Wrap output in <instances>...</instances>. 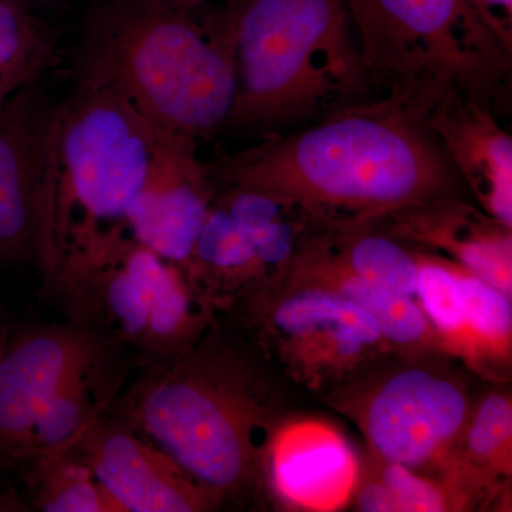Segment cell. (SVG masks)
Here are the masks:
<instances>
[{
  "instance_id": "1",
  "label": "cell",
  "mask_w": 512,
  "mask_h": 512,
  "mask_svg": "<svg viewBox=\"0 0 512 512\" xmlns=\"http://www.w3.org/2000/svg\"><path fill=\"white\" fill-rule=\"evenodd\" d=\"M207 168L215 184L284 195L320 224L382 220L423 201L461 197L464 187L423 117L387 96L264 137Z\"/></svg>"
},
{
  "instance_id": "2",
  "label": "cell",
  "mask_w": 512,
  "mask_h": 512,
  "mask_svg": "<svg viewBox=\"0 0 512 512\" xmlns=\"http://www.w3.org/2000/svg\"><path fill=\"white\" fill-rule=\"evenodd\" d=\"M123 414L222 500L262 483L265 448L286 419L254 349L211 328L183 352L158 357L127 394Z\"/></svg>"
},
{
  "instance_id": "3",
  "label": "cell",
  "mask_w": 512,
  "mask_h": 512,
  "mask_svg": "<svg viewBox=\"0 0 512 512\" xmlns=\"http://www.w3.org/2000/svg\"><path fill=\"white\" fill-rule=\"evenodd\" d=\"M190 0H101L77 46L79 83L123 94L153 126L200 140L228 127L237 82L221 9Z\"/></svg>"
},
{
  "instance_id": "4",
  "label": "cell",
  "mask_w": 512,
  "mask_h": 512,
  "mask_svg": "<svg viewBox=\"0 0 512 512\" xmlns=\"http://www.w3.org/2000/svg\"><path fill=\"white\" fill-rule=\"evenodd\" d=\"M228 127L268 137L376 97L345 0H227Z\"/></svg>"
},
{
  "instance_id": "5",
  "label": "cell",
  "mask_w": 512,
  "mask_h": 512,
  "mask_svg": "<svg viewBox=\"0 0 512 512\" xmlns=\"http://www.w3.org/2000/svg\"><path fill=\"white\" fill-rule=\"evenodd\" d=\"M165 131L116 89L79 83L55 106L49 158L53 278L66 259L126 231L163 146Z\"/></svg>"
},
{
  "instance_id": "6",
  "label": "cell",
  "mask_w": 512,
  "mask_h": 512,
  "mask_svg": "<svg viewBox=\"0 0 512 512\" xmlns=\"http://www.w3.org/2000/svg\"><path fill=\"white\" fill-rule=\"evenodd\" d=\"M370 83L420 117L450 94L493 103L511 52L470 0H345Z\"/></svg>"
},
{
  "instance_id": "7",
  "label": "cell",
  "mask_w": 512,
  "mask_h": 512,
  "mask_svg": "<svg viewBox=\"0 0 512 512\" xmlns=\"http://www.w3.org/2000/svg\"><path fill=\"white\" fill-rule=\"evenodd\" d=\"M446 353L380 357L329 390L326 403L352 421L367 453L440 474L456 454L478 397Z\"/></svg>"
},
{
  "instance_id": "8",
  "label": "cell",
  "mask_w": 512,
  "mask_h": 512,
  "mask_svg": "<svg viewBox=\"0 0 512 512\" xmlns=\"http://www.w3.org/2000/svg\"><path fill=\"white\" fill-rule=\"evenodd\" d=\"M52 281L67 292L82 320H101L150 355L190 348L211 328L212 308L183 268L116 232L67 259Z\"/></svg>"
},
{
  "instance_id": "9",
  "label": "cell",
  "mask_w": 512,
  "mask_h": 512,
  "mask_svg": "<svg viewBox=\"0 0 512 512\" xmlns=\"http://www.w3.org/2000/svg\"><path fill=\"white\" fill-rule=\"evenodd\" d=\"M244 305L265 359L311 392L328 393L393 353L369 313L323 285L288 278Z\"/></svg>"
},
{
  "instance_id": "10",
  "label": "cell",
  "mask_w": 512,
  "mask_h": 512,
  "mask_svg": "<svg viewBox=\"0 0 512 512\" xmlns=\"http://www.w3.org/2000/svg\"><path fill=\"white\" fill-rule=\"evenodd\" d=\"M55 106L32 83L0 110V261L52 272L49 158Z\"/></svg>"
},
{
  "instance_id": "11",
  "label": "cell",
  "mask_w": 512,
  "mask_h": 512,
  "mask_svg": "<svg viewBox=\"0 0 512 512\" xmlns=\"http://www.w3.org/2000/svg\"><path fill=\"white\" fill-rule=\"evenodd\" d=\"M413 249L416 302L446 353L474 375L505 380L512 362V298L451 259Z\"/></svg>"
},
{
  "instance_id": "12",
  "label": "cell",
  "mask_w": 512,
  "mask_h": 512,
  "mask_svg": "<svg viewBox=\"0 0 512 512\" xmlns=\"http://www.w3.org/2000/svg\"><path fill=\"white\" fill-rule=\"evenodd\" d=\"M94 330L43 326L0 350V470L26 464L30 434L64 384L104 357Z\"/></svg>"
},
{
  "instance_id": "13",
  "label": "cell",
  "mask_w": 512,
  "mask_h": 512,
  "mask_svg": "<svg viewBox=\"0 0 512 512\" xmlns=\"http://www.w3.org/2000/svg\"><path fill=\"white\" fill-rule=\"evenodd\" d=\"M69 453L92 470L121 512H202L220 507V495L123 421L101 417Z\"/></svg>"
},
{
  "instance_id": "14",
  "label": "cell",
  "mask_w": 512,
  "mask_h": 512,
  "mask_svg": "<svg viewBox=\"0 0 512 512\" xmlns=\"http://www.w3.org/2000/svg\"><path fill=\"white\" fill-rule=\"evenodd\" d=\"M217 188L197 141L167 134L153 173L131 205L128 237L185 271Z\"/></svg>"
},
{
  "instance_id": "15",
  "label": "cell",
  "mask_w": 512,
  "mask_h": 512,
  "mask_svg": "<svg viewBox=\"0 0 512 512\" xmlns=\"http://www.w3.org/2000/svg\"><path fill=\"white\" fill-rule=\"evenodd\" d=\"M360 458L342 431L320 419H284L262 460V483L288 510L335 512L349 507Z\"/></svg>"
},
{
  "instance_id": "16",
  "label": "cell",
  "mask_w": 512,
  "mask_h": 512,
  "mask_svg": "<svg viewBox=\"0 0 512 512\" xmlns=\"http://www.w3.org/2000/svg\"><path fill=\"white\" fill-rule=\"evenodd\" d=\"M409 247L451 259L512 298V228L461 197L434 198L375 221Z\"/></svg>"
},
{
  "instance_id": "17",
  "label": "cell",
  "mask_w": 512,
  "mask_h": 512,
  "mask_svg": "<svg viewBox=\"0 0 512 512\" xmlns=\"http://www.w3.org/2000/svg\"><path fill=\"white\" fill-rule=\"evenodd\" d=\"M424 121L481 210L512 228V138L491 103L450 94Z\"/></svg>"
},
{
  "instance_id": "18",
  "label": "cell",
  "mask_w": 512,
  "mask_h": 512,
  "mask_svg": "<svg viewBox=\"0 0 512 512\" xmlns=\"http://www.w3.org/2000/svg\"><path fill=\"white\" fill-rule=\"evenodd\" d=\"M288 278L326 286L356 303L375 319L384 339L397 355L446 353L419 303L409 296L366 281L346 268L320 241L315 224L296 252Z\"/></svg>"
},
{
  "instance_id": "19",
  "label": "cell",
  "mask_w": 512,
  "mask_h": 512,
  "mask_svg": "<svg viewBox=\"0 0 512 512\" xmlns=\"http://www.w3.org/2000/svg\"><path fill=\"white\" fill-rule=\"evenodd\" d=\"M446 468L481 508L498 507L510 493L512 477L511 390L495 387L478 397L463 436Z\"/></svg>"
},
{
  "instance_id": "20",
  "label": "cell",
  "mask_w": 512,
  "mask_h": 512,
  "mask_svg": "<svg viewBox=\"0 0 512 512\" xmlns=\"http://www.w3.org/2000/svg\"><path fill=\"white\" fill-rule=\"evenodd\" d=\"M315 232L346 268L366 281L416 301L417 259L414 249L373 222L320 224Z\"/></svg>"
},
{
  "instance_id": "21",
  "label": "cell",
  "mask_w": 512,
  "mask_h": 512,
  "mask_svg": "<svg viewBox=\"0 0 512 512\" xmlns=\"http://www.w3.org/2000/svg\"><path fill=\"white\" fill-rule=\"evenodd\" d=\"M350 505L362 512L467 511L453 485L440 474L413 470L370 453L360 460Z\"/></svg>"
},
{
  "instance_id": "22",
  "label": "cell",
  "mask_w": 512,
  "mask_h": 512,
  "mask_svg": "<svg viewBox=\"0 0 512 512\" xmlns=\"http://www.w3.org/2000/svg\"><path fill=\"white\" fill-rule=\"evenodd\" d=\"M103 359L73 376L47 404L30 434L26 464L69 453L101 419L110 393Z\"/></svg>"
},
{
  "instance_id": "23",
  "label": "cell",
  "mask_w": 512,
  "mask_h": 512,
  "mask_svg": "<svg viewBox=\"0 0 512 512\" xmlns=\"http://www.w3.org/2000/svg\"><path fill=\"white\" fill-rule=\"evenodd\" d=\"M52 52V32L32 3L0 0V110L36 83Z\"/></svg>"
},
{
  "instance_id": "24",
  "label": "cell",
  "mask_w": 512,
  "mask_h": 512,
  "mask_svg": "<svg viewBox=\"0 0 512 512\" xmlns=\"http://www.w3.org/2000/svg\"><path fill=\"white\" fill-rule=\"evenodd\" d=\"M37 505L46 512H121L92 470L73 454L46 457L30 464Z\"/></svg>"
},
{
  "instance_id": "25",
  "label": "cell",
  "mask_w": 512,
  "mask_h": 512,
  "mask_svg": "<svg viewBox=\"0 0 512 512\" xmlns=\"http://www.w3.org/2000/svg\"><path fill=\"white\" fill-rule=\"evenodd\" d=\"M485 26L512 53V0H470Z\"/></svg>"
},
{
  "instance_id": "26",
  "label": "cell",
  "mask_w": 512,
  "mask_h": 512,
  "mask_svg": "<svg viewBox=\"0 0 512 512\" xmlns=\"http://www.w3.org/2000/svg\"><path fill=\"white\" fill-rule=\"evenodd\" d=\"M6 339H8V336H6V333L0 328V350H2L3 345H5Z\"/></svg>"
},
{
  "instance_id": "27",
  "label": "cell",
  "mask_w": 512,
  "mask_h": 512,
  "mask_svg": "<svg viewBox=\"0 0 512 512\" xmlns=\"http://www.w3.org/2000/svg\"><path fill=\"white\" fill-rule=\"evenodd\" d=\"M25 2L32 3L33 6L40 5V3H49L50 0H25Z\"/></svg>"
},
{
  "instance_id": "28",
  "label": "cell",
  "mask_w": 512,
  "mask_h": 512,
  "mask_svg": "<svg viewBox=\"0 0 512 512\" xmlns=\"http://www.w3.org/2000/svg\"><path fill=\"white\" fill-rule=\"evenodd\" d=\"M8 504H6V501L3 500L2 495H0V511L8 510Z\"/></svg>"
},
{
  "instance_id": "29",
  "label": "cell",
  "mask_w": 512,
  "mask_h": 512,
  "mask_svg": "<svg viewBox=\"0 0 512 512\" xmlns=\"http://www.w3.org/2000/svg\"><path fill=\"white\" fill-rule=\"evenodd\" d=\"M190 2H207V0H190Z\"/></svg>"
}]
</instances>
